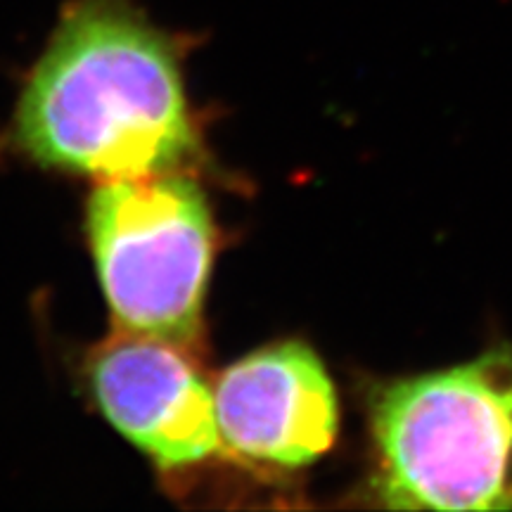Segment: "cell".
<instances>
[{
	"label": "cell",
	"instance_id": "cell-1",
	"mask_svg": "<svg viewBox=\"0 0 512 512\" xmlns=\"http://www.w3.org/2000/svg\"><path fill=\"white\" fill-rule=\"evenodd\" d=\"M34 162L100 181L176 171L197 150L178 43L133 0H72L15 114Z\"/></svg>",
	"mask_w": 512,
	"mask_h": 512
},
{
	"label": "cell",
	"instance_id": "cell-2",
	"mask_svg": "<svg viewBox=\"0 0 512 512\" xmlns=\"http://www.w3.org/2000/svg\"><path fill=\"white\" fill-rule=\"evenodd\" d=\"M375 494L394 510H512V351L377 387Z\"/></svg>",
	"mask_w": 512,
	"mask_h": 512
},
{
	"label": "cell",
	"instance_id": "cell-3",
	"mask_svg": "<svg viewBox=\"0 0 512 512\" xmlns=\"http://www.w3.org/2000/svg\"><path fill=\"white\" fill-rule=\"evenodd\" d=\"M95 268L119 330L188 347L200 339L214 223L192 178L100 181L86 214Z\"/></svg>",
	"mask_w": 512,
	"mask_h": 512
},
{
	"label": "cell",
	"instance_id": "cell-4",
	"mask_svg": "<svg viewBox=\"0 0 512 512\" xmlns=\"http://www.w3.org/2000/svg\"><path fill=\"white\" fill-rule=\"evenodd\" d=\"M88 384L107 422L162 470L200 465L221 448L214 389L188 347L119 330L93 351Z\"/></svg>",
	"mask_w": 512,
	"mask_h": 512
},
{
	"label": "cell",
	"instance_id": "cell-5",
	"mask_svg": "<svg viewBox=\"0 0 512 512\" xmlns=\"http://www.w3.org/2000/svg\"><path fill=\"white\" fill-rule=\"evenodd\" d=\"M221 444L256 465L299 470L332 446L339 406L316 351L280 342L240 358L214 384Z\"/></svg>",
	"mask_w": 512,
	"mask_h": 512
}]
</instances>
